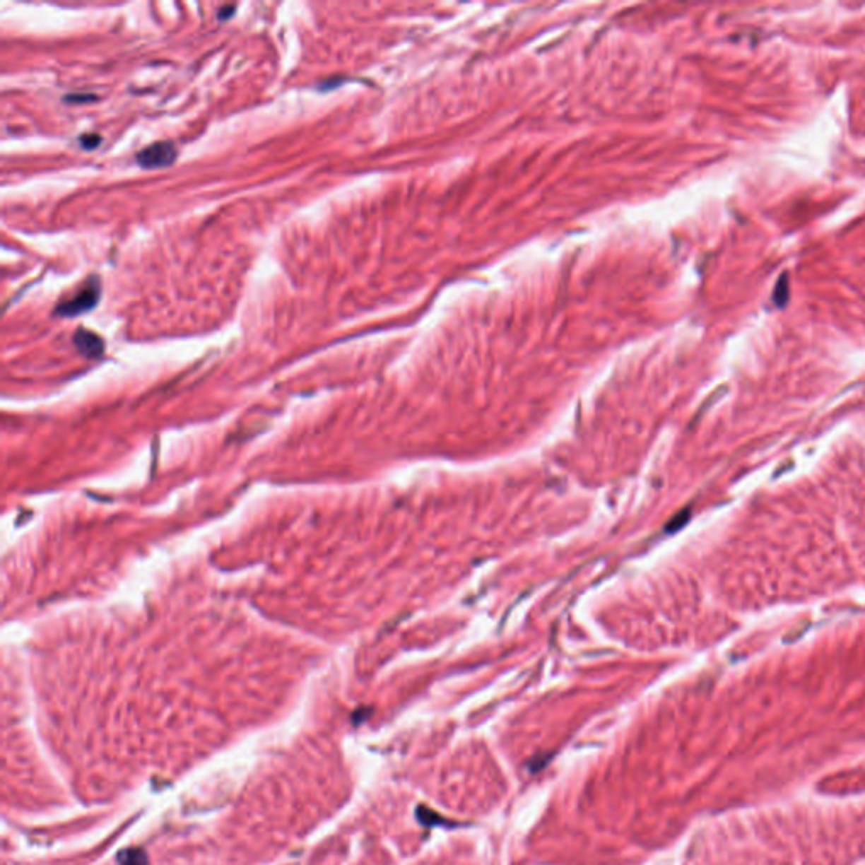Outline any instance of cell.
Listing matches in <instances>:
<instances>
[{
	"instance_id": "obj_6",
	"label": "cell",
	"mask_w": 865,
	"mask_h": 865,
	"mask_svg": "<svg viewBox=\"0 0 865 865\" xmlns=\"http://www.w3.org/2000/svg\"><path fill=\"white\" fill-rule=\"evenodd\" d=\"M102 142V137L98 136V134H88V136H83L80 139V144L85 147L86 151H92Z\"/></svg>"
},
{
	"instance_id": "obj_1",
	"label": "cell",
	"mask_w": 865,
	"mask_h": 865,
	"mask_svg": "<svg viewBox=\"0 0 865 865\" xmlns=\"http://www.w3.org/2000/svg\"><path fill=\"white\" fill-rule=\"evenodd\" d=\"M100 294H102L100 281H98L97 276H93V278H90L88 281H86V283L83 284V288H81L80 291H78L75 296L71 298V300L59 302V305L56 306L54 314H58V317H64V318H73V317H78V314L88 313L90 310H93L95 306L98 305Z\"/></svg>"
},
{
	"instance_id": "obj_2",
	"label": "cell",
	"mask_w": 865,
	"mask_h": 865,
	"mask_svg": "<svg viewBox=\"0 0 865 865\" xmlns=\"http://www.w3.org/2000/svg\"><path fill=\"white\" fill-rule=\"evenodd\" d=\"M178 158V151L175 144L171 142H155L146 149H142L137 154V164L146 170H158V167H167Z\"/></svg>"
},
{
	"instance_id": "obj_7",
	"label": "cell",
	"mask_w": 865,
	"mask_h": 865,
	"mask_svg": "<svg viewBox=\"0 0 865 865\" xmlns=\"http://www.w3.org/2000/svg\"><path fill=\"white\" fill-rule=\"evenodd\" d=\"M233 11H235V6H232V7L228 6V7L222 8V11H220V19H228V17H232Z\"/></svg>"
},
{
	"instance_id": "obj_5",
	"label": "cell",
	"mask_w": 865,
	"mask_h": 865,
	"mask_svg": "<svg viewBox=\"0 0 865 865\" xmlns=\"http://www.w3.org/2000/svg\"><path fill=\"white\" fill-rule=\"evenodd\" d=\"M788 298H789V278H788V274H782L781 279L777 281L776 289H774L772 300L781 308V306H784L786 302H788Z\"/></svg>"
},
{
	"instance_id": "obj_4",
	"label": "cell",
	"mask_w": 865,
	"mask_h": 865,
	"mask_svg": "<svg viewBox=\"0 0 865 865\" xmlns=\"http://www.w3.org/2000/svg\"><path fill=\"white\" fill-rule=\"evenodd\" d=\"M120 865H147V855L142 850H124L117 855Z\"/></svg>"
},
{
	"instance_id": "obj_3",
	"label": "cell",
	"mask_w": 865,
	"mask_h": 865,
	"mask_svg": "<svg viewBox=\"0 0 865 865\" xmlns=\"http://www.w3.org/2000/svg\"><path fill=\"white\" fill-rule=\"evenodd\" d=\"M73 343L78 352L86 358H98L103 353V341L100 336L85 328H78L73 336Z\"/></svg>"
}]
</instances>
